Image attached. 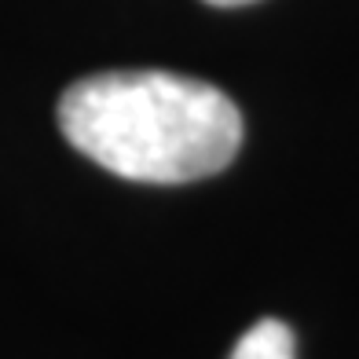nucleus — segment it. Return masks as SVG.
<instances>
[{"label": "nucleus", "mask_w": 359, "mask_h": 359, "mask_svg": "<svg viewBox=\"0 0 359 359\" xmlns=\"http://www.w3.org/2000/svg\"><path fill=\"white\" fill-rule=\"evenodd\" d=\"M227 359H293V330L283 319H260L235 341Z\"/></svg>", "instance_id": "nucleus-2"}, {"label": "nucleus", "mask_w": 359, "mask_h": 359, "mask_svg": "<svg viewBox=\"0 0 359 359\" xmlns=\"http://www.w3.org/2000/svg\"><path fill=\"white\" fill-rule=\"evenodd\" d=\"M205 4H217V8H238V4H253V0H205Z\"/></svg>", "instance_id": "nucleus-3"}, {"label": "nucleus", "mask_w": 359, "mask_h": 359, "mask_svg": "<svg viewBox=\"0 0 359 359\" xmlns=\"http://www.w3.org/2000/svg\"><path fill=\"white\" fill-rule=\"evenodd\" d=\"M59 128L85 158L136 184L217 176L242 147V114L198 77L169 70H107L59 100Z\"/></svg>", "instance_id": "nucleus-1"}]
</instances>
